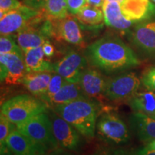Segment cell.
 Masks as SVG:
<instances>
[{
  "mask_svg": "<svg viewBox=\"0 0 155 155\" xmlns=\"http://www.w3.org/2000/svg\"><path fill=\"white\" fill-rule=\"evenodd\" d=\"M135 152L137 155H155V151L147 150L144 147L139 149Z\"/></svg>",
  "mask_w": 155,
  "mask_h": 155,
  "instance_id": "836d02e7",
  "label": "cell"
},
{
  "mask_svg": "<svg viewBox=\"0 0 155 155\" xmlns=\"http://www.w3.org/2000/svg\"><path fill=\"white\" fill-rule=\"evenodd\" d=\"M15 125L4 114L0 113V146L5 144L6 139L9 134L16 129Z\"/></svg>",
  "mask_w": 155,
  "mask_h": 155,
  "instance_id": "4316f807",
  "label": "cell"
},
{
  "mask_svg": "<svg viewBox=\"0 0 155 155\" xmlns=\"http://www.w3.org/2000/svg\"><path fill=\"white\" fill-rule=\"evenodd\" d=\"M42 47L46 58H50L54 55V54H55V48L49 40H48L47 41L45 42L42 45Z\"/></svg>",
  "mask_w": 155,
  "mask_h": 155,
  "instance_id": "1f68e13d",
  "label": "cell"
},
{
  "mask_svg": "<svg viewBox=\"0 0 155 155\" xmlns=\"http://www.w3.org/2000/svg\"><path fill=\"white\" fill-rule=\"evenodd\" d=\"M141 79L134 72H123L106 79L104 96L112 101L129 100L138 92Z\"/></svg>",
  "mask_w": 155,
  "mask_h": 155,
  "instance_id": "8992f818",
  "label": "cell"
},
{
  "mask_svg": "<svg viewBox=\"0 0 155 155\" xmlns=\"http://www.w3.org/2000/svg\"><path fill=\"white\" fill-rule=\"evenodd\" d=\"M90 98L85 94L78 83L66 82L57 94L52 97L48 106L53 107L56 105L68 104L81 98Z\"/></svg>",
  "mask_w": 155,
  "mask_h": 155,
  "instance_id": "7402d4cb",
  "label": "cell"
},
{
  "mask_svg": "<svg viewBox=\"0 0 155 155\" xmlns=\"http://www.w3.org/2000/svg\"><path fill=\"white\" fill-rule=\"evenodd\" d=\"M86 1L88 5L95 7H98V8H101L104 5L105 0H86Z\"/></svg>",
  "mask_w": 155,
  "mask_h": 155,
  "instance_id": "e575fe53",
  "label": "cell"
},
{
  "mask_svg": "<svg viewBox=\"0 0 155 155\" xmlns=\"http://www.w3.org/2000/svg\"><path fill=\"white\" fill-rule=\"evenodd\" d=\"M53 73L49 72L28 73L23 78L22 83L32 95L40 97L47 91Z\"/></svg>",
  "mask_w": 155,
  "mask_h": 155,
  "instance_id": "ffe728a7",
  "label": "cell"
},
{
  "mask_svg": "<svg viewBox=\"0 0 155 155\" xmlns=\"http://www.w3.org/2000/svg\"><path fill=\"white\" fill-rule=\"evenodd\" d=\"M141 81L147 90L155 91V66L149 68L143 73Z\"/></svg>",
  "mask_w": 155,
  "mask_h": 155,
  "instance_id": "83f0119b",
  "label": "cell"
},
{
  "mask_svg": "<svg viewBox=\"0 0 155 155\" xmlns=\"http://www.w3.org/2000/svg\"><path fill=\"white\" fill-rule=\"evenodd\" d=\"M37 23L38 22L25 27L15 35L17 43L23 53L30 49L41 47L48 40V38L44 34L40 27L39 28H36Z\"/></svg>",
  "mask_w": 155,
  "mask_h": 155,
  "instance_id": "ac0fdd59",
  "label": "cell"
},
{
  "mask_svg": "<svg viewBox=\"0 0 155 155\" xmlns=\"http://www.w3.org/2000/svg\"><path fill=\"white\" fill-rule=\"evenodd\" d=\"M15 127L32 140L44 146L49 152L60 147L54 136L51 119L48 114H38L17 124Z\"/></svg>",
  "mask_w": 155,
  "mask_h": 155,
  "instance_id": "277c9868",
  "label": "cell"
},
{
  "mask_svg": "<svg viewBox=\"0 0 155 155\" xmlns=\"http://www.w3.org/2000/svg\"><path fill=\"white\" fill-rule=\"evenodd\" d=\"M121 9L124 16L133 22L146 20L155 15V4L150 0H124Z\"/></svg>",
  "mask_w": 155,
  "mask_h": 155,
  "instance_id": "9a60e30c",
  "label": "cell"
},
{
  "mask_svg": "<svg viewBox=\"0 0 155 155\" xmlns=\"http://www.w3.org/2000/svg\"><path fill=\"white\" fill-rule=\"evenodd\" d=\"M45 155H71L69 152H66V150L62 149L61 147L56 149V150L50 151L47 154Z\"/></svg>",
  "mask_w": 155,
  "mask_h": 155,
  "instance_id": "d6a6232c",
  "label": "cell"
},
{
  "mask_svg": "<svg viewBox=\"0 0 155 155\" xmlns=\"http://www.w3.org/2000/svg\"><path fill=\"white\" fill-rule=\"evenodd\" d=\"M91 66L107 75L119 74L140 65L134 51L117 36L102 37L84 52Z\"/></svg>",
  "mask_w": 155,
  "mask_h": 155,
  "instance_id": "6da1fadb",
  "label": "cell"
},
{
  "mask_svg": "<svg viewBox=\"0 0 155 155\" xmlns=\"http://www.w3.org/2000/svg\"><path fill=\"white\" fill-rule=\"evenodd\" d=\"M42 9H35L23 5L19 8L5 13L0 17L1 35L17 33L25 27L37 22L43 17Z\"/></svg>",
  "mask_w": 155,
  "mask_h": 155,
  "instance_id": "52a82bcc",
  "label": "cell"
},
{
  "mask_svg": "<svg viewBox=\"0 0 155 155\" xmlns=\"http://www.w3.org/2000/svg\"><path fill=\"white\" fill-rule=\"evenodd\" d=\"M49 107L38 97L30 94H21L4 102L1 106V114L16 125L38 114L46 113Z\"/></svg>",
  "mask_w": 155,
  "mask_h": 155,
  "instance_id": "3957f363",
  "label": "cell"
},
{
  "mask_svg": "<svg viewBox=\"0 0 155 155\" xmlns=\"http://www.w3.org/2000/svg\"><path fill=\"white\" fill-rule=\"evenodd\" d=\"M42 47L30 49L24 53L26 71L28 73L54 72V65L45 58Z\"/></svg>",
  "mask_w": 155,
  "mask_h": 155,
  "instance_id": "d6986e66",
  "label": "cell"
},
{
  "mask_svg": "<svg viewBox=\"0 0 155 155\" xmlns=\"http://www.w3.org/2000/svg\"><path fill=\"white\" fill-rule=\"evenodd\" d=\"M7 53L24 54L13 35H1L0 38V54Z\"/></svg>",
  "mask_w": 155,
  "mask_h": 155,
  "instance_id": "484cf974",
  "label": "cell"
},
{
  "mask_svg": "<svg viewBox=\"0 0 155 155\" xmlns=\"http://www.w3.org/2000/svg\"><path fill=\"white\" fill-rule=\"evenodd\" d=\"M106 79L101 72L95 68L87 67L81 75L78 84L86 96L92 98L104 96Z\"/></svg>",
  "mask_w": 155,
  "mask_h": 155,
  "instance_id": "5bb4252c",
  "label": "cell"
},
{
  "mask_svg": "<svg viewBox=\"0 0 155 155\" xmlns=\"http://www.w3.org/2000/svg\"><path fill=\"white\" fill-rule=\"evenodd\" d=\"M23 5L19 0H0V17Z\"/></svg>",
  "mask_w": 155,
  "mask_h": 155,
  "instance_id": "f1b7e54d",
  "label": "cell"
},
{
  "mask_svg": "<svg viewBox=\"0 0 155 155\" xmlns=\"http://www.w3.org/2000/svg\"><path fill=\"white\" fill-rule=\"evenodd\" d=\"M151 1H152V2H154L155 4V0H151Z\"/></svg>",
  "mask_w": 155,
  "mask_h": 155,
  "instance_id": "ab89813d",
  "label": "cell"
},
{
  "mask_svg": "<svg viewBox=\"0 0 155 155\" xmlns=\"http://www.w3.org/2000/svg\"><path fill=\"white\" fill-rule=\"evenodd\" d=\"M43 9L48 18L53 21L60 20L69 15L66 0H47Z\"/></svg>",
  "mask_w": 155,
  "mask_h": 155,
  "instance_id": "cb8c5ba5",
  "label": "cell"
},
{
  "mask_svg": "<svg viewBox=\"0 0 155 155\" xmlns=\"http://www.w3.org/2000/svg\"><path fill=\"white\" fill-rule=\"evenodd\" d=\"M144 147L146 149H147V150L155 151V139H152V140L149 141V142L146 143Z\"/></svg>",
  "mask_w": 155,
  "mask_h": 155,
  "instance_id": "74e56055",
  "label": "cell"
},
{
  "mask_svg": "<svg viewBox=\"0 0 155 155\" xmlns=\"http://www.w3.org/2000/svg\"><path fill=\"white\" fill-rule=\"evenodd\" d=\"M54 36L67 43L83 47L84 39L81 25L76 17L68 15L65 18L53 21Z\"/></svg>",
  "mask_w": 155,
  "mask_h": 155,
  "instance_id": "7c38bea8",
  "label": "cell"
},
{
  "mask_svg": "<svg viewBox=\"0 0 155 155\" xmlns=\"http://www.w3.org/2000/svg\"><path fill=\"white\" fill-rule=\"evenodd\" d=\"M85 55L72 50L53 63L54 73L60 75L67 82L78 83L83 71L88 65Z\"/></svg>",
  "mask_w": 155,
  "mask_h": 155,
  "instance_id": "9c48e42d",
  "label": "cell"
},
{
  "mask_svg": "<svg viewBox=\"0 0 155 155\" xmlns=\"http://www.w3.org/2000/svg\"><path fill=\"white\" fill-rule=\"evenodd\" d=\"M98 139L110 145L119 146L131 140V134L127 124L113 112L100 115L96 124Z\"/></svg>",
  "mask_w": 155,
  "mask_h": 155,
  "instance_id": "5b68a950",
  "label": "cell"
},
{
  "mask_svg": "<svg viewBox=\"0 0 155 155\" xmlns=\"http://www.w3.org/2000/svg\"><path fill=\"white\" fill-rule=\"evenodd\" d=\"M49 116L53 125L54 136L59 147L71 152H80L84 146L83 136L52 109Z\"/></svg>",
  "mask_w": 155,
  "mask_h": 155,
  "instance_id": "ba28073f",
  "label": "cell"
},
{
  "mask_svg": "<svg viewBox=\"0 0 155 155\" xmlns=\"http://www.w3.org/2000/svg\"><path fill=\"white\" fill-rule=\"evenodd\" d=\"M68 12L76 15L84 6L87 5L86 0H66Z\"/></svg>",
  "mask_w": 155,
  "mask_h": 155,
  "instance_id": "f546056e",
  "label": "cell"
},
{
  "mask_svg": "<svg viewBox=\"0 0 155 155\" xmlns=\"http://www.w3.org/2000/svg\"><path fill=\"white\" fill-rule=\"evenodd\" d=\"M101 109L99 101L92 98H81L52 107L54 112L88 139H93L95 137Z\"/></svg>",
  "mask_w": 155,
  "mask_h": 155,
  "instance_id": "7a4b0ae2",
  "label": "cell"
},
{
  "mask_svg": "<svg viewBox=\"0 0 155 155\" xmlns=\"http://www.w3.org/2000/svg\"><path fill=\"white\" fill-rule=\"evenodd\" d=\"M129 107L134 111L140 112L155 119V91L137 92L128 100Z\"/></svg>",
  "mask_w": 155,
  "mask_h": 155,
  "instance_id": "44dd1931",
  "label": "cell"
},
{
  "mask_svg": "<svg viewBox=\"0 0 155 155\" xmlns=\"http://www.w3.org/2000/svg\"><path fill=\"white\" fill-rule=\"evenodd\" d=\"M27 73L24 54H0V79L9 85L22 83Z\"/></svg>",
  "mask_w": 155,
  "mask_h": 155,
  "instance_id": "30bf717a",
  "label": "cell"
},
{
  "mask_svg": "<svg viewBox=\"0 0 155 155\" xmlns=\"http://www.w3.org/2000/svg\"><path fill=\"white\" fill-rule=\"evenodd\" d=\"M78 21L88 25H99L104 20V12L101 8L93 7L87 4L75 15Z\"/></svg>",
  "mask_w": 155,
  "mask_h": 155,
  "instance_id": "603a6c76",
  "label": "cell"
},
{
  "mask_svg": "<svg viewBox=\"0 0 155 155\" xmlns=\"http://www.w3.org/2000/svg\"><path fill=\"white\" fill-rule=\"evenodd\" d=\"M112 155H137L136 152H131L130 151L127 150H123V149H119V150H116Z\"/></svg>",
  "mask_w": 155,
  "mask_h": 155,
  "instance_id": "d590c367",
  "label": "cell"
},
{
  "mask_svg": "<svg viewBox=\"0 0 155 155\" xmlns=\"http://www.w3.org/2000/svg\"><path fill=\"white\" fill-rule=\"evenodd\" d=\"M66 82L67 81L60 75L57 74V73L53 74L51 80H50V82L48 85L47 91L39 98L48 105V103L52 98V97L61 90V88Z\"/></svg>",
  "mask_w": 155,
  "mask_h": 155,
  "instance_id": "d4e9b609",
  "label": "cell"
},
{
  "mask_svg": "<svg viewBox=\"0 0 155 155\" xmlns=\"http://www.w3.org/2000/svg\"><path fill=\"white\" fill-rule=\"evenodd\" d=\"M131 130L141 142L155 139V119L140 112L134 111L129 117Z\"/></svg>",
  "mask_w": 155,
  "mask_h": 155,
  "instance_id": "2e32d148",
  "label": "cell"
},
{
  "mask_svg": "<svg viewBox=\"0 0 155 155\" xmlns=\"http://www.w3.org/2000/svg\"><path fill=\"white\" fill-rule=\"evenodd\" d=\"M47 0H23L24 5L35 9H42Z\"/></svg>",
  "mask_w": 155,
  "mask_h": 155,
  "instance_id": "4dcf8cb0",
  "label": "cell"
},
{
  "mask_svg": "<svg viewBox=\"0 0 155 155\" xmlns=\"http://www.w3.org/2000/svg\"><path fill=\"white\" fill-rule=\"evenodd\" d=\"M5 144L15 155H45L49 152L44 146L17 129L9 134Z\"/></svg>",
  "mask_w": 155,
  "mask_h": 155,
  "instance_id": "8fae6325",
  "label": "cell"
},
{
  "mask_svg": "<svg viewBox=\"0 0 155 155\" xmlns=\"http://www.w3.org/2000/svg\"><path fill=\"white\" fill-rule=\"evenodd\" d=\"M0 147H0V148H1V152H0L1 153H0V155H15L7 148L6 144H4L2 146Z\"/></svg>",
  "mask_w": 155,
  "mask_h": 155,
  "instance_id": "8d00e7d4",
  "label": "cell"
},
{
  "mask_svg": "<svg viewBox=\"0 0 155 155\" xmlns=\"http://www.w3.org/2000/svg\"><path fill=\"white\" fill-rule=\"evenodd\" d=\"M106 1H110V2H119L121 4L122 2L124 1V0H106Z\"/></svg>",
  "mask_w": 155,
  "mask_h": 155,
  "instance_id": "f35d334b",
  "label": "cell"
},
{
  "mask_svg": "<svg viewBox=\"0 0 155 155\" xmlns=\"http://www.w3.org/2000/svg\"><path fill=\"white\" fill-rule=\"evenodd\" d=\"M94 155H97V154H94Z\"/></svg>",
  "mask_w": 155,
  "mask_h": 155,
  "instance_id": "60d3db41",
  "label": "cell"
},
{
  "mask_svg": "<svg viewBox=\"0 0 155 155\" xmlns=\"http://www.w3.org/2000/svg\"><path fill=\"white\" fill-rule=\"evenodd\" d=\"M102 10L105 24L114 30L124 32H127L131 28L133 23H134L124 16L121 9V4L117 2L105 0Z\"/></svg>",
  "mask_w": 155,
  "mask_h": 155,
  "instance_id": "e0dca14e",
  "label": "cell"
},
{
  "mask_svg": "<svg viewBox=\"0 0 155 155\" xmlns=\"http://www.w3.org/2000/svg\"><path fill=\"white\" fill-rule=\"evenodd\" d=\"M133 44L143 53L155 56V22H144L137 24L131 32Z\"/></svg>",
  "mask_w": 155,
  "mask_h": 155,
  "instance_id": "4fadbf2b",
  "label": "cell"
}]
</instances>
